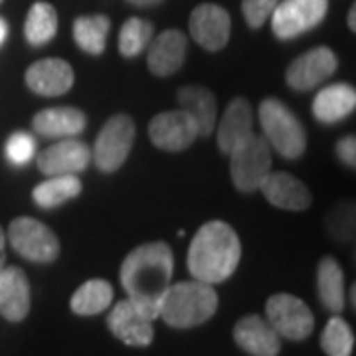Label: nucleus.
Masks as SVG:
<instances>
[{
    "label": "nucleus",
    "instance_id": "nucleus-1",
    "mask_svg": "<svg viewBox=\"0 0 356 356\" xmlns=\"http://www.w3.org/2000/svg\"><path fill=\"white\" fill-rule=\"evenodd\" d=\"M175 255L166 242L137 245L121 264V285L147 317L159 318L161 299L172 283Z\"/></svg>",
    "mask_w": 356,
    "mask_h": 356
},
{
    "label": "nucleus",
    "instance_id": "nucleus-2",
    "mask_svg": "<svg viewBox=\"0 0 356 356\" xmlns=\"http://www.w3.org/2000/svg\"><path fill=\"white\" fill-rule=\"evenodd\" d=\"M242 242L236 229L222 220L206 222L188 248V271L196 281L216 285L229 280L240 266Z\"/></svg>",
    "mask_w": 356,
    "mask_h": 356
},
{
    "label": "nucleus",
    "instance_id": "nucleus-3",
    "mask_svg": "<svg viewBox=\"0 0 356 356\" xmlns=\"http://www.w3.org/2000/svg\"><path fill=\"white\" fill-rule=\"evenodd\" d=\"M218 293L202 281L170 283L159 305V318L175 329H192L204 325L218 311Z\"/></svg>",
    "mask_w": 356,
    "mask_h": 356
},
{
    "label": "nucleus",
    "instance_id": "nucleus-4",
    "mask_svg": "<svg viewBox=\"0 0 356 356\" xmlns=\"http://www.w3.org/2000/svg\"><path fill=\"white\" fill-rule=\"evenodd\" d=\"M257 115L269 147H273L283 159L295 161L305 153V127L285 103L277 97H266L259 103Z\"/></svg>",
    "mask_w": 356,
    "mask_h": 356
},
{
    "label": "nucleus",
    "instance_id": "nucleus-5",
    "mask_svg": "<svg viewBox=\"0 0 356 356\" xmlns=\"http://www.w3.org/2000/svg\"><path fill=\"white\" fill-rule=\"evenodd\" d=\"M228 156L234 186L240 192L259 191L264 178L271 172V147L266 137L252 133L238 143Z\"/></svg>",
    "mask_w": 356,
    "mask_h": 356
},
{
    "label": "nucleus",
    "instance_id": "nucleus-6",
    "mask_svg": "<svg viewBox=\"0 0 356 356\" xmlns=\"http://www.w3.org/2000/svg\"><path fill=\"white\" fill-rule=\"evenodd\" d=\"M135 143V123L125 113L113 115L99 131L91 159L102 172H115L127 161Z\"/></svg>",
    "mask_w": 356,
    "mask_h": 356
},
{
    "label": "nucleus",
    "instance_id": "nucleus-7",
    "mask_svg": "<svg viewBox=\"0 0 356 356\" xmlns=\"http://www.w3.org/2000/svg\"><path fill=\"white\" fill-rule=\"evenodd\" d=\"M8 242L18 255L34 264H51L60 255V240L34 218H16L8 226Z\"/></svg>",
    "mask_w": 356,
    "mask_h": 356
},
{
    "label": "nucleus",
    "instance_id": "nucleus-8",
    "mask_svg": "<svg viewBox=\"0 0 356 356\" xmlns=\"http://www.w3.org/2000/svg\"><path fill=\"white\" fill-rule=\"evenodd\" d=\"M267 323L281 339L305 341L315 329V317L305 301L289 293H275L266 303Z\"/></svg>",
    "mask_w": 356,
    "mask_h": 356
},
{
    "label": "nucleus",
    "instance_id": "nucleus-9",
    "mask_svg": "<svg viewBox=\"0 0 356 356\" xmlns=\"http://www.w3.org/2000/svg\"><path fill=\"white\" fill-rule=\"evenodd\" d=\"M329 10V0H281L271 13V28L280 40H291L318 26Z\"/></svg>",
    "mask_w": 356,
    "mask_h": 356
},
{
    "label": "nucleus",
    "instance_id": "nucleus-10",
    "mask_svg": "<svg viewBox=\"0 0 356 356\" xmlns=\"http://www.w3.org/2000/svg\"><path fill=\"white\" fill-rule=\"evenodd\" d=\"M198 137V127L184 109L154 115L149 123V139L156 149L178 153L188 149Z\"/></svg>",
    "mask_w": 356,
    "mask_h": 356
},
{
    "label": "nucleus",
    "instance_id": "nucleus-11",
    "mask_svg": "<svg viewBox=\"0 0 356 356\" xmlns=\"http://www.w3.org/2000/svg\"><path fill=\"white\" fill-rule=\"evenodd\" d=\"M192 40L208 51H220L226 48L232 32V18L226 8L204 2L198 4L188 20Z\"/></svg>",
    "mask_w": 356,
    "mask_h": 356
},
{
    "label": "nucleus",
    "instance_id": "nucleus-12",
    "mask_svg": "<svg viewBox=\"0 0 356 356\" xmlns=\"http://www.w3.org/2000/svg\"><path fill=\"white\" fill-rule=\"evenodd\" d=\"M337 64L334 51L327 46H318L293 60L285 72V81L295 91H309L329 79L337 72Z\"/></svg>",
    "mask_w": 356,
    "mask_h": 356
},
{
    "label": "nucleus",
    "instance_id": "nucleus-13",
    "mask_svg": "<svg viewBox=\"0 0 356 356\" xmlns=\"http://www.w3.org/2000/svg\"><path fill=\"white\" fill-rule=\"evenodd\" d=\"M107 327L121 343L129 346H149L153 343V318L147 317L133 301L123 299L111 309Z\"/></svg>",
    "mask_w": 356,
    "mask_h": 356
},
{
    "label": "nucleus",
    "instance_id": "nucleus-14",
    "mask_svg": "<svg viewBox=\"0 0 356 356\" xmlns=\"http://www.w3.org/2000/svg\"><path fill=\"white\" fill-rule=\"evenodd\" d=\"M91 163V149L86 143L74 139H64L48 147L38 156L40 172L46 177L60 175H77L86 170Z\"/></svg>",
    "mask_w": 356,
    "mask_h": 356
},
{
    "label": "nucleus",
    "instance_id": "nucleus-15",
    "mask_svg": "<svg viewBox=\"0 0 356 356\" xmlns=\"http://www.w3.org/2000/svg\"><path fill=\"white\" fill-rule=\"evenodd\" d=\"M26 86L42 97H58L74 86V70L60 58H46L28 67Z\"/></svg>",
    "mask_w": 356,
    "mask_h": 356
},
{
    "label": "nucleus",
    "instance_id": "nucleus-16",
    "mask_svg": "<svg viewBox=\"0 0 356 356\" xmlns=\"http://www.w3.org/2000/svg\"><path fill=\"white\" fill-rule=\"evenodd\" d=\"M259 191L267 202L289 212H303L313 202L311 191L289 172H269L264 178Z\"/></svg>",
    "mask_w": 356,
    "mask_h": 356
},
{
    "label": "nucleus",
    "instance_id": "nucleus-17",
    "mask_svg": "<svg viewBox=\"0 0 356 356\" xmlns=\"http://www.w3.org/2000/svg\"><path fill=\"white\" fill-rule=\"evenodd\" d=\"M188 38L180 30H165L149 44L147 64L154 76L168 77L177 74L186 60Z\"/></svg>",
    "mask_w": 356,
    "mask_h": 356
},
{
    "label": "nucleus",
    "instance_id": "nucleus-18",
    "mask_svg": "<svg viewBox=\"0 0 356 356\" xmlns=\"http://www.w3.org/2000/svg\"><path fill=\"white\" fill-rule=\"evenodd\" d=\"M234 341L252 356H277L281 350V337L266 318L257 315H248L236 323Z\"/></svg>",
    "mask_w": 356,
    "mask_h": 356
},
{
    "label": "nucleus",
    "instance_id": "nucleus-19",
    "mask_svg": "<svg viewBox=\"0 0 356 356\" xmlns=\"http://www.w3.org/2000/svg\"><path fill=\"white\" fill-rule=\"evenodd\" d=\"M30 313V281L20 267H2L0 271V315L20 323Z\"/></svg>",
    "mask_w": 356,
    "mask_h": 356
},
{
    "label": "nucleus",
    "instance_id": "nucleus-20",
    "mask_svg": "<svg viewBox=\"0 0 356 356\" xmlns=\"http://www.w3.org/2000/svg\"><path fill=\"white\" fill-rule=\"evenodd\" d=\"M254 133V111L245 97H234L218 125V149L224 154Z\"/></svg>",
    "mask_w": 356,
    "mask_h": 356
},
{
    "label": "nucleus",
    "instance_id": "nucleus-21",
    "mask_svg": "<svg viewBox=\"0 0 356 356\" xmlns=\"http://www.w3.org/2000/svg\"><path fill=\"white\" fill-rule=\"evenodd\" d=\"M356 91L348 83H332L323 88L313 99V115L321 123H339L355 111Z\"/></svg>",
    "mask_w": 356,
    "mask_h": 356
},
{
    "label": "nucleus",
    "instance_id": "nucleus-22",
    "mask_svg": "<svg viewBox=\"0 0 356 356\" xmlns=\"http://www.w3.org/2000/svg\"><path fill=\"white\" fill-rule=\"evenodd\" d=\"M180 109L191 115L198 127V137H208L216 125V97L210 89L202 86H186L177 93Z\"/></svg>",
    "mask_w": 356,
    "mask_h": 356
},
{
    "label": "nucleus",
    "instance_id": "nucleus-23",
    "mask_svg": "<svg viewBox=\"0 0 356 356\" xmlns=\"http://www.w3.org/2000/svg\"><path fill=\"white\" fill-rule=\"evenodd\" d=\"M86 115L76 107H48L36 113L32 127L44 137L64 139L79 135L86 129Z\"/></svg>",
    "mask_w": 356,
    "mask_h": 356
},
{
    "label": "nucleus",
    "instance_id": "nucleus-24",
    "mask_svg": "<svg viewBox=\"0 0 356 356\" xmlns=\"http://www.w3.org/2000/svg\"><path fill=\"white\" fill-rule=\"evenodd\" d=\"M317 291L318 299L327 311L339 315L344 309V273L339 261L327 255L318 261L317 267Z\"/></svg>",
    "mask_w": 356,
    "mask_h": 356
},
{
    "label": "nucleus",
    "instance_id": "nucleus-25",
    "mask_svg": "<svg viewBox=\"0 0 356 356\" xmlns=\"http://www.w3.org/2000/svg\"><path fill=\"white\" fill-rule=\"evenodd\" d=\"M111 301H113V287L109 281L89 280L83 285H79L76 293L72 295L70 307L76 315L91 317L109 309Z\"/></svg>",
    "mask_w": 356,
    "mask_h": 356
},
{
    "label": "nucleus",
    "instance_id": "nucleus-26",
    "mask_svg": "<svg viewBox=\"0 0 356 356\" xmlns=\"http://www.w3.org/2000/svg\"><path fill=\"white\" fill-rule=\"evenodd\" d=\"M111 20L105 14L79 16L74 22V40L83 51L91 56H102L107 46Z\"/></svg>",
    "mask_w": 356,
    "mask_h": 356
},
{
    "label": "nucleus",
    "instance_id": "nucleus-27",
    "mask_svg": "<svg viewBox=\"0 0 356 356\" xmlns=\"http://www.w3.org/2000/svg\"><path fill=\"white\" fill-rule=\"evenodd\" d=\"M81 180L77 175L50 177L32 191V198L40 208H56L81 194Z\"/></svg>",
    "mask_w": 356,
    "mask_h": 356
},
{
    "label": "nucleus",
    "instance_id": "nucleus-28",
    "mask_svg": "<svg viewBox=\"0 0 356 356\" xmlns=\"http://www.w3.org/2000/svg\"><path fill=\"white\" fill-rule=\"evenodd\" d=\"M58 32V13L48 2H36L28 10L24 24V34L28 44L44 46L54 40Z\"/></svg>",
    "mask_w": 356,
    "mask_h": 356
},
{
    "label": "nucleus",
    "instance_id": "nucleus-29",
    "mask_svg": "<svg viewBox=\"0 0 356 356\" xmlns=\"http://www.w3.org/2000/svg\"><path fill=\"white\" fill-rule=\"evenodd\" d=\"M154 36V26L143 18H129L119 32V51L125 58H135L149 48Z\"/></svg>",
    "mask_w": 356,
    "mask_h": 356
},
{
    "label": "nucleus",
    "instance_id": "nucleus-30",
    "mask_svg": "<svg viewBox=\"0 0 356 356\" xmlns=\"http://www.w3.org/2000/svg\"><path fill=\"white\" fill-rule=\"evenodd\" d=\"M321 348L327 356H350L355 348V332L343 317H331L321 334Z\"/></svg>",
    "mask_w": 356,
    "mask_h": 356
},
{
    "label": "nucleus",
    "instance_id": "nucleus-31",
    "mask_svg": "<svg viewBox=\"0 0 356 356\" xmlns=\"http://www.w3.org/2000/svg\"><path fill=\"white\" fill-rule=\"evenodd\" d=\"M36 153V140L30 133L18 131L6 143V156L14 165H26Z\"/></svg>",
    "mask_w": 356,
    "mask_h": 356
},
{
    "label": "nucleus",
    "instance_id": "nucleus-32",
    "mask_svg": "<svg viewBox=\"0 0 356 356\" xmlns=\"http://www.w3.org/2000/svg\"><path fill=\"white\" fill-rule=\"evenodd\" d=\"M280 0H242V13L250 28H261Z\"/></svg>",
    "mask_w": 356,
    "mask_h": 356
},
{
    "label": "nucleus",
    "instance_id": "nucleus-33",
    "mask_svg": "<svg viewBox=\"0 0 356 356\" xmlns=\"http://www.w3.org/2000/svg\"><path fill=\"white\" fill-rule=\"evenodd\" d=\"M337 154H339V159L343 161L344 165L350 166V168H355L356 165V139L355 135H350V137H344L337 143Z\"/></svg>",
    "mask_w": 356,
    "mask_h": 356
},
{
    "label": "nucleus",
    "instance_id": "nucleus-34",
    "mask_svg": "<svg viewBox=\"0 0 356 356\" xmlns=\"http://www.w3.org/2000/svg\"><path fill=\"white\" fill-rule=\"evenodd\" d=\"M4 245H6V236H4V232H2V228H0V271H2V267H4V261H6Z\"/></svg>",
    "mask_w": 356,
    "mask_h": 356
},
{
    "label": "nucleus",
    "instance_id": "nucleus-35",
    "mask_svg": "<svg viewBox=\"0 0 356 356\" xmlns=\"http://www.w3.org/2000/svg\"><path fill=\"white\" fill-rule=\"evenodd\" d=\"M356 6L355 4H353V6H350V10H348V18H346V22H348V28H350V30H353V32H355L356 30Z\"/></svg>",
    "mask_w": 356,
    "mask_h": 356
},
{
    "label": "nucleus",
    "instance_id": "nucleus-36",
    "mask_svg": "<svg viewBox=\"0 0 356 356\" xmlns=\"http://www.w3.org/2000/svg\"><path fill=\"white\" fill-rule=\"evenodd\" d=\"M133 6H154V4H159V2H163V0H129Z\"/></svg>",
    "mask_w": 356,
    "mask_h": 356
},
{
    "label": "nucleus",
    "instance_id": "nucleus-37",
    "mask_svg": "<svg viewBox=\"0 0 356 356\" xmlns=\"http://www.w3.org/2000/svg\"><path fill=\"white\" fill-rule=\"evenodd\" d=\"M6 34H8V26H6V22H4V18H0V46L4 44Z\"/></svg>",
    "mask_w": 356,
    "mask_h": 356
},
{
    "label": "nucleus",
    "instance_id": "nucleus-38",
    "mask_svg": "<svg viewBox=\"0 0 356 356\" xmlns=\"http://www.w3.org/2000/svg\"><path fill=\"white\" fill-rule=\"evenodd\" d=\"M0 4H2V0H0Z\"/></svg>",
    "mask_w": 356,
    "mask_h": 356
}]
</instances>
